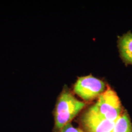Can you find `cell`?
Masks as SVG:
<instances>
[{"label":"cell","instance_id":"obj_7","mask_svg":"<svg viewBox=\"0 0 132 132\" xmlns=\"http://www.w3.org/2000/svg\"><path fill=\"white\" fill-rule=\"evenodd\" d=\"M59 132H83L79 128L73 127L70 123L67 124L62 128Z\"/></svg>","mask_w":132,"mask_h":132},{"label":"cell","instance_id":"obj_3","mask_svg":"<svg viewBox=\"0 0 132 132\" xmlns=\"http://www.w3.org/2000/svg\"><path fill=\"white\" fill-rule=\"evenodd\" d=\"M105 90L104 82L92 75L78 78L73 87L74 92L86 101L98 97Z\"/></svg>","mask_w":132,"mask_h":132},{"label":"cell","instance_id":"obj_6","mask_svg":"<svg viewBox=\"0 0 132 132\" xmlns=\"http://www.w3.org/2000/svg\"><path fill=\"white\" fill-rule=\"evenodd\" d=\"M110 132H132V124L126 112H122Z\"/></svg>","mask_w":132,"mask_h":132},{"label":"cell","instance_id":"obj_2","mask_svg":"<svg viewBox=\"0 0 132 132\" xmlns=\"http://www.w3.org/2000/svg\"><path fill=\"white\" fill-rule=\"evenodd\" d=\"M90 107L102 118L113 122L116 121L122 113L118 95L110 87L99 95L96 103Z\"/></svg>","mask_w":132,"mask_h":132},{"label":"cell","instance_id":"obj_5","mask_svg":"<svg viewBox=\"0 0 132 132\" xmlns=\"http://www.w3.org/2000/svg\"><path fill=\"white\" fill-rule=\"evenodd\" d=\"M118 46L123 59L132 64V33L129 32L120 37Z\"/></svg>","mask_w":132,"mask_h":132},{"label":"cell","instance_id":"obj_4","mask_svg":"<svg viewBox=\"0 0 132 132\" xmlns=\"http://www.w3.org/2000/svg\"><path fill=\"white\" fill-rule=\"evenodd\" d=\"M81 122L87 132H110L116 121L105 119L90 107L82 116Z\"/></svg>","mask_w":132,"mask_h":132},{"label":"cell","instance_id":"obj_1","mask_svg":"<svg viewBox=\"0 0 132 132\" xmlns=\"http://www.w3.org/2000/svg\"><path fill=\"white\" fill-rule=\"evenodd\" d=\"M85 106L78 100L68 88H64L57 100L54 110V127L56 132H59L64 126L70 123Z\"/></svg>","mask_w":132,"mask_h":132}]
</instances>
